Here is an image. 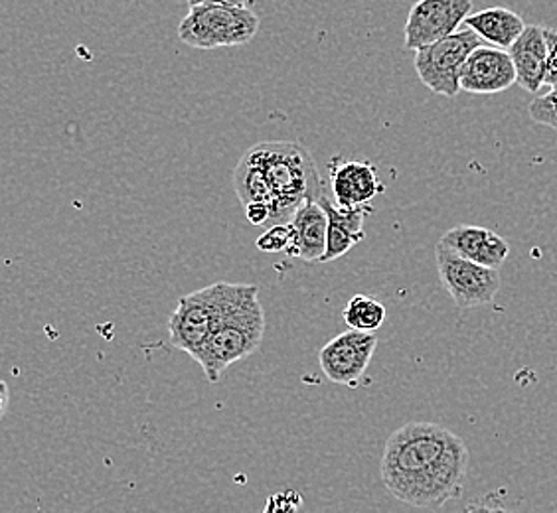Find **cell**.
Segmentation results:
<instances>
[{
	"label": "cell",
	"mask_w": 557,
	"mask_h": 513,
	"mask_svg": "<svg viewBox=\"0 0 557 513\" xmlns=\"http://www.w3.org/2000/svg\"><path fill=\"white\" fill-rule=\"evenodd\" d=\"M469 471L461 437L435 423H408L389 435L382 456L387 492L413 508H441L459 498Z\"/></svg>",
	"instance_id": "1"
},
{
	"label": "cell",
	"mask_w": 557,
	"mask_h": 513,
	"mask_svg": "<svg viewBox=\"0 0 557 513\" xmlns=\"http://www.w3.org/2000/svg\"><path fill=\"white\" fill-rule=\"evenodd\" d=\"M256 161L271 192V225L289 224L300 205L319 200L324 184L307 149L297 142L269 140L247 150Z\"/></svg>",
	"instance_id": "2"
},
{
	"label": "cell",
	"mask_w": 557,
	"mask_h": 513,
	"mask_svg": "<svg viewBox=\"0 0 557 513\" xmlns=\"http://www.w3.org/2000/svg\"><path fill=\"white\" fill-rule=\"evenodd\" d=\"M263 334L265 312L259 300L258 287L237 283L234 299L225 306L212 336L208 338L205 348L196 353L194 362L205 370L206 379L215 384L230 365L258 352L263 342Z\"/></svg>",
	"instance_id": "3"
},
{
	"label": "cell",
	"mask_w": 557,
	"mask_h": 513,
	"mask_svg": "<svg viewBox=\"0 0 557 513\" xmlns=\"http://www.w3.org/2000/svg\"><path fill=\"white\" fill-rule=\"evenodd\" d=\"M258 12L246 2L198 0L188 2V14L178 24V38L198 50L249 43L259 33Z\"/></svg>",
	"instance_id": "4"
},
{
	"label": "cell",
	"mask_w": 557,
	"mask_h": 513,
	"mask_svg": "<svg viewBox=\"0 0 557 513\" xmlns=\"http://www.w3.org/2000/svg\"><path fill=\"white\" fill-rule=\"evenodd\" d=\"M236 290L237 283H214L178 300V306L169 318L172 346L194 360L212 336Z\"/></svg>",
	"instance_id": "5"
},
{
	"label": "cell",
	"mask_w": 557,
	"mask_h": 513,
	"mask_svg": "<svg viewBox=\"0 0 557 513\" xmlns=\"http://www.w3.org/2000/svg\"><path fill=\"white\" fill-rule=\"evenodd\" d=\"M483 40L469 28H461L440 42L416 52V72L423 86L443 97H457L461 91L462 65L469 55L483 46Z\"/></svg>",
	"instance_id": "6"
},
{
	"label": "cell",
	"mask_w": 557,
	"mask_h": 513,
	"mask_svg": "<svg viewBox=\"0 0 557 513\" xmlns=\"http://www.w3.org/2000/svg\"><path fill=\"white\" fill-rule=\"evenodd\" d=\"M435 261L441 285L459 309H476L491 304L500 290L503 278L498 271L474 265L441 243L435 247Z\"/></svg>",
	"instance_id": "7"
},
{
	"label": "cell",
	"mask_w": 557,
	"mask_h": 513,
	"mask_svg": "<svg viewBox=\"0 0 557 513\" xmlns=\"http://www.w3.org/2000/svg\"><path fill=\"white\" fill-rule=\"evenodd\" d=\"M471 0H419L404 26L406 48L418 52L457 33L467 16H471Z\"/></svg>",
	"instance_id": "8"
},
{
	"label": "cell",
	"mask_w": 557,
	"mask_h": 513,
	"mask_svg": "<svg viewBox=\"0 0 557 513\" xmlns=\"http://www.w3.org/2000/svg\"><path fill=\"white\" fill-rule=\"evenodd\" d=\"M377 348V336L348 330L324 343L319 353L322 374L333 384L358 387Z\"/></svg>",
	"instance_id": "9"
},
{
	"label": "cell",
	"mask_w": 557,
	"mask_h": 513,
	"mask_svg": "<svg viewBox=\"0 0 557 513\" xmlns=\"http://www.w3.org/2000/svg\"><path fill=\"white\" fill-rule=\"evenodd\" d=\"M516 84L515 64L510 54L486 46L476 48L462 65L459 86L472 96H496Z\"/></svg>",
	"instance_id": "10"
},
{
	"label": "cell",
	"mask_w": 557,
	"mask_h": 513,
	"mask_svg": "<svg viewBox=\"0 0 557 513\" xmlns=\"http://www.w3.org/2000/svg\"><path fill=\"white\" fill-rule=\"evenodd\" d=\"M329 171L333 202L341 210L370 205L377 193L384 192V184L380 183L377 168L372 162L343 161L341 157H334Z\"/></svg>",
	"instance_id": "11"
},
{
	"label": "cell",
	"mask_w": 557,
	"mask_h": 513,
	"mask_svg": "<svg viewBox=\"0 0 557 513\" xmlns=\"http://www.w3.org/2000/svg\"><path fill=\"white\" fill-rule=\"evenodd\" d=\"M440 243L474 265L494 271L503 267L510 253V246L504 237L479 225H457L441 237Z\"/></svg>",
	"instance_id": "12"
},
{
	"label": "cell",
	"mask_w": 557,
	"mask_h": 513,
	"mask_svg": "<svg viewBox=\"0 0 557 513\" xmlns=\"http://www.w3.org/2000/svg\"><path fill=\"white\" fill-rule=\"evenodd\" d=\"M321 203L324 214L329 217V232H326V249L321 263H329L334 259L346 255L354 246H358L364 239V220L374 214L372 205H360L356 210H341L336 208L333 198L322 192L317 200Z\"/></svg>",
	"instance_id": "13"
},
{
	"label": "cell",
	"mask_w": 557,
	"mask_h": 513,
	"mask_svg": "<svg viewBox=\"0 0 557 513\" xmlns=\"http://www.w3.org/2000/svg\"><path fill=\"white\" fill-rule=\"evenodd\" d=\"M289 227L290 246L287 255L321 263L329 232V217L324 214L321 203L314 200L302 203L290 217Z\"/></svg>",
	"instance_id": "14"
},
{
	"label": "cell",
	"mask_w": 557,
	"mask_h": 513,
	"mask_svg": "<svg viewBox=\"0 0 557 513\" xmlns=\"http://www.w3.org/2000/svg\"><path fill=\"white\" fill-rule=\"evenodd\" d=\"M508 54L515 64L516 84L536 96L544 86L546 74L547 48L544 26H525L524 33L508 50Z\"/></svg>",
	"instance_id": "15"
},
{
	"label": "cell",
	"mask_w": 557,
	"mask_h": 513,
	"mask_svg": "<svg viewBox=\"0 0 557 513\" xmlns=\"http://www.w3.org/2000/svg\"><path fill=\"white\" fill-rule=\"evenodd\" d=\"M462 24H465V28L476 34L483 42L504 50V52H508L525 30V22L522 21V16L516 14L515 11L503 9V7L474 12L471 16H467V21Z\"/></svg>",
	"instance_id": "16"
},
{
	"label": "cell",
	"mask_w": 557,
	"mask_h": 513,
	"mask_svg": "<svg viewBox=\"0 0 557 513\" xmlns=\"http://www.w3.org/2000/svg\"><path fill=\"white\" fill-rule=\"evenodd\" d=\"M234 188L244 208L251 203H265L271 210V192H269L265 176L247 152L242 157V161L237 162L234 171Z\"/></svg>",
	"instance_id": "17"
},
{
	"label": "cell",
	"mask_w": 557,
	"mask_h": 513,
	"mask_svg": "<svg viewBox=\"0 0 557 513\" xmlns=\"http://www.w3.org/2000/svg\"><path fill=\"white\" fill-rule=\"evenodd\" d=\"M344 322L350 330L375 334L386 322V306L368 295H354L343 312Z\"/></svg>",
	"instance_id": "18"
},
{
	"label": "cell",
	"mask_w": 557,
	"mask_h": 513,
	"mask_svg": "<svg viewBox=\"0 0 557 513\" xmlns=\"http://www.w3.org/2000/svg\"><path fill=\"white\" fill-rule=\"evenodd\" d=\"M530 117L540 125L557 130V87L549 89L546 96H540L530 103Z\"/></svg>",
	"instance_id": "19"
},
{
	"label": "cell",
	"mask_w": 557,
	"mask_h": 513,
	"mask_svg": "<svg viewBox=\"0 0 557 513\" xmlns=\"http://www.w3.org/2000/svg\"><path fill=\"white\" fill-rule=\"evenodd\" d=\"M258 249L263 253H278V251H287L290 246V227L285 225H271L263 236L259 237Z\"/></svg>",
	"instance_id": "20"
},
{
	"label": "cell",
	"mask_w": 557,
	"mask_h": 513,
	"mask_svg": "<svg viewBox=\"0 0 557 513\" xmlns=\"http://www.w3.org/2000/svg\"><path fill=\"white\" fill-rule=\"evenodd\" d=\"M544 40H546L547 58L546 74H544V86L549 89L557 87V30L556 28H544Z\"/></svg>",
	"instance_id": "21"
},
{
	"label": "cell",
	"mask_w": 557,
	"mask_h": 513,
	"mask_svg": "<svg viewBox=\"0 0 557 513\" xmlns=\"http://www.w3.org/2000/svg\"><path fill=\"white\" fill-rule=\"evenodd\" d=\"M247 222L251 225H265L271 224V210L265 203H251L246 205Z\"/></svg>",
	"instance_id": "22"
},
{
	"label": "cell",
	"mask_w": 557,
	"mask_h": 513,
	"mask_svg": "<svg viewBox=\"0 0 557 513\" xmlns=\"http://www.w3.org/2000/svg\"><path fill=\"white\" fill-rule=\"evenodd\" d=\"M9 399H11L9 385L4 384V381L0 379V418L7 415V409H9Z\"/></svg>",
	"instance_id": "23"
},
{
	"label": "cell",
	"mask_w": 557,
	"mask_h": 513,
	"mask_svg": "<svg viewBox=\"0 0 557 513\" xmlns=\"http://www.w3.org/2000/svg\"><path fill=\"white\" fill-rule=\"evenodd\" d=\"M486 513H510L508 510H504V508H486Z\"/></svg>",
	"instance_id": "24"
},
{
	"label": "cell",
	"mask_w": 557,
	"mask_h": 513,
	"mask_svg": "<svg viewBox=\"0 0 557 513\" xmlns=\"http://www.w3.org/2000/svg\"><path fill=\"white\" fill-rule=\"evenodd\" d=\"M469 513H486V508H476V510H471Z\"/></svg>",
	"instance_id": "25"
}]
</instances>
